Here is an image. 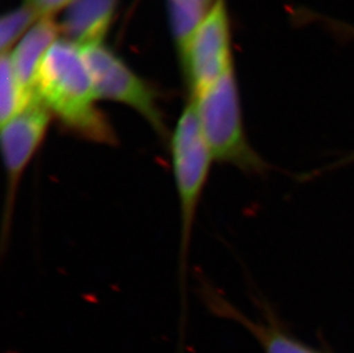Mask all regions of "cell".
I'll use <instances>...</instances> for the list:
<instances>
[{"instance_id":"obj_8","label":"cell","mask_w":354,"mask_h":353,"mask_svg":"<svg viewBox=\"0 0 354 353\" xmlns=\"http://www.w3.org/2000/svg\"><path fill=\"white\" fill-rule=\"evenodd\" d=\"M60 26L54 22L52 17H41L37 24L22 38L10 61L14 73L21 87L28 94L36 97L38 73L47 52L57 40Z\"/></svg>"},{"instance_id":"obj_9","label":"cell","mask_w":354,"mask_h":353,"mask_svg":"<svg viewBox=\"0 0 354 353\" xmlns=\"http://www.w3.org/2000/svg\"><path fill=\"white\" fill-rule=\"evenodd\" d=\"M118 0H74L60 29L80 48L99 45L111 27Z\"/></svg>"},{"instance_id":"obj_3","label":"cell","mask_w":354,"mask_h":353,"mask_svg":"<svg viewBox=\"0 0 354 353\" xmlns=\"http://www.w3.org/2000/svg\"><path fill=\"white\" fill-rule=\"evenodd\" d=\"M169 141L174 185L180 210L179 273L183 290L181 296L186 297L188 255L197 208L210 174L211 164L214 162L201 130L194 105L192 102L181 114Z\"/></svg>"},{"instance_id":"obj_2","label":"cell","mask_w":354,"mask_h":353,"mask_svg":"<svg viewBox=\"0 0 354 353\" xmlns=\"http://www.w3.org/2000/svg\"><path fill=\"white\" fill-rule=\"evenodd\" d=\"M214 162L248 174H264L268 165L248 141L233 67L191 101Z\"/></svg>"},{"instance_id":"obj_6","label":"cell","mask_w":354,"mask_h":353,"mask_svg":"<svg viewBox=\"0 0 354 353\" xmlns=\"http://www.w3.org/2000/svg\"><path fill=\"white\" fill-rule=\"evenodd\" d=\"M196 97L221 80L232 68L230 22L225 0H216L192 38L184 55Z\"/></svg>"},{"instance_id":"obj_14","label":"cell","mask_w":354,"mask_h":353,"mask_svg":"<svg viewBox=\"0 0 354 353\" xmlns=\"http://www.w3.org/2000/svg\"><path fill=\"white\" fill-rule=\"evenodd\" d=\"M201 3H205V5H207V6H209V5H210V3H211V0H200Z\"/></svg>"},{"instance_id":"obj_7","label":"cell","mask_w":354,"mask_h":353,"mask_svg":"<svg viewBox=\"0 0 354 353\" xmlns=\"http://www.w3.org/2000/svg\"><path fill=\"white\" fill-rule=\"evenodd\" d=\"M202 295L207 307L214 314L234 320L250 330L266 353H320L301 343L289 334L284 333L272 318L266 323H256L245 317V314L237 310L219 291L207 283H203L202 286Z\"/></svg>"},{"instance_id":"obj_1","label":"cell","mask_w":354,"mask_h":353,"mask_svg":"<svg viewBox=\"0 0 354 353\" xmlns=\"http://www.w3.org/2000/svg\"><path fill=\"white\" fill-rule=\"evenodd\" d=\"M36 93L68 131L92 143L115 145L118 137L95 101L97 92L82 48L59 39L38 73Z\"/></svg>"},{"instance_id":"obj_10","label":"cell","mask_w":354,"mask_h":353,"mask_svg":"<svg viewBox=\"0 0 354 353\" xmlns=\"http://www.w3.org/2000/svg\"><path fill=\"white\" fill-rule=\"evenodd\" d=\"M169 7L174 36L184 57L209 6L200 0H169Z\"/></svg>"},{"instance_id":"obj_5","label":"cell","mask_w":354,"mask_h":353,"mask_svg":"<svg viewBox=\"0 0 354 353\" xmlns=\"http://www.w3.org/2000/svg\"><path fill=\"white\" fill-rule=\"evenodd\" d=\"M97 99L118 101L140 114L160 138L169 137L156 94L104 45L82 48Z\"/></svg>"},{"instance_id":"obj_13","label":"cell","mask_w":354,"mask_h":353,"mask_svg":"<svg viewBox=\"0 0 354 353\" xmlns=\"http://www.w3.org/2000/svg\"><path fill=\"white\" fill-rule=\"evenodd\" d=\"M29 5L37 10L40 17H52L61 8L71 5L74 0H28Z\"/></svg>"},{"instance_id":"obj_11","label":"cell","mask_w":354,"mask_h":353,"mask_svg":"<svg viewBox=\"0 0 354 353\" xmlns=\"http://www.w3.org/2000/svg\"><path fill=\"white\" fill-rule=\"evenodd\" d=\"M0 122L6 123L7 120L17 116L24 108L30 105L35 98L28 94L17 82L10 54L3 53L0 64Z\"/></svg>"},{"instance_id":"obj_4","label":"cell","mask_w":354,"mask_h":353,"mask_svg":"<svg viewBox=\"0 0 354 353\" xmlns=\"http://www.w3.org/2000/svg\"><path fill=\"white\" fill-rule=\"evenodd\" d=\"M50 120V111L37 96L17 116L1 124L0 143L6 178L1 224L3 246L6 244L7 237L10 235L21 180L28 165L43 145Z\"/></svg>"},{"instance_id":"obj_12","label":"cell","mask_w":354,"mask_h":353,"mask_svg":"<svg viewBox=\"0 0 354 353\" xmlns=\"http://www.w3.org/2000/svg\"><path fill=\"white\" fill-rule=\"evenodd\" d=\"M38 17H41L30 5L20 7L3 15L0 22V46L3 53H6L8 47L12 46Z\"/></svg>"}]
</instances>
